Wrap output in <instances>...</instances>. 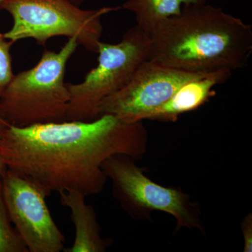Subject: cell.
<instances>
[{"label": "cell", "mask_w": 252, "mask_h": 252, "mask_svg": "<svg viewBox=\"0 0 252 252\" xmlns=\"http://www.w3.org/2000/svg\"><path fill=\"white\" fill-rule=\"evenodd\" d=\"M147 143L143 122L126 123L106 114L91 122L9 125L0 142V157L7 170L32 180L49 195L77 190L89 196L103 190L106 160L117 155L139 160Z\"/></svg>", "instance_id": "1"}, {"label": "cell", "mask_w": 252, "mask_h": 252, "mask_svg": "<svg viewBox=\"0 0 252 252\" xmlns=\"http://www.w3.org/2000/svg\"><path fill=\"white\" fill-rule=\"evenodd\" d=\"M244 240V252H252V215L249 214L241 223Z\"/></svg>", "instance_id": "14"}, {"label": "cell", "mask_w": 252, "mask_h": 252, "mask_svg": "<svg viewBox=\"0 0 252 252\" xmlns=\"http://www.w3.org/2000/svg\"><path fill=\"white\" fill-rule=\"evenodd\" d=\"M150 36L149 60L187 72L243 69L252 53V26L206 2L185 5Z\"/></svg>", "instance_id": "2"}, {"label": "cell", "mask_w": 252, "mask_h": 252, "mask_svg": "<svg viewBox=\"0 0 252 252\" xmlns=\"http://www.w3.org/2000/svg\"><path fill=\"white\" fill-rule=\"evenodd\" d=\"M3 193L11 223L28 252H60L65 238L50 213L46 193L37 184L7 170Z\"/></svg>", "instance_id": "8"}, {"label": "cell", "mask_w": 252, "mask_h": 252, "mask_svg": "<svg viewBox=\"0 0 252 252\" xmlns=\"http://www.w3.org/2000/svg\"><path fill=\"white\" fill-rule=\"evenodd\" d=\"M121 6L82 9L72 0H0V11L11 15L12 27L4 33L16 42L32 39L44 46L56 36L76 38L90 52L98 51L103 32L102 18Z\"/></svg>", "instance_id": "4"}, {"label": "cell", "mask_w": 252, "mask_h": 252, "mask_svg": "<svg viewBox=\"0 0 252 252\" xmlns=\"http://www.w3.org/2000/svg\"><path fill=\"white\" fill-rule=\"evenodd\" d=\"M79 44L69 38L59 51L45 50L36 65L14 74L0 94V114L11 126L28 127L67 121L66 67Z\"/></svg>", "instance_id": "3"}, {"label": "cell", "mask_w": 252, "mask_h": 252, "mask_svg": "<svg viewBox=\"0 0 252 252\" xmlns=\"http://www.w3.org/2000/svg\"><path fill=\"white\" fill-rule=\"evenodd\" d=\"M232 72L229 70L215 71L187 81L166 102L151 113L147 120L177 122L182 114L195 110L206 103L215 95V86L228 80Z\"/></svg>", "instance_id": "9"}, {"label": "cell", "mask_w": 252, "mask_h": 252, "mask_svg": "<svg viewBox=\"0 0 252 252\" xmlns=\"http://www.w3.org/2000/svg\"><path fill=\"white\" fill-rule=\"evenodd\" d=\"M207 0H126L122 9L135 15L137 26L151 36L163 20L180 14L186 4L206 2Z\"/></svg>", "instance_id": "11"}, {"label": "cell", "mask_w": 252, "mask_h": 252, "mask_svg": "<svg viewBox=\"0 0 252 252\" xmlns=\"http://www.w3.org/2000/svg\"><path fill=\"white\" fill-rule=\"evenodd\" d=\"M63 206L70 210L75 237L70 248L64 252H103L109 243L101 236V229L94 207L86 203V195L77 190L59 193Z\"/></svg>", "instance_id": "10"}, {"label": "cell", "mask_w": 252, "mask_h": 252, "mask_svg": "<svg viewBox=\"0 0 252 252\" xmlns=\"http://www.w3.org/2000/svg\"><path fill=\"white\" fill-rule=\"evenodd\" d=\"M14 43L5 37L3 33L0 32V94L6 89L14 76L13 72L11 46Z\"/></svg>", "instance_id": "13"}, {"label": "cell", "mask_w": 252, "mask_h": 252, "mask_svg": "<svg viewBox=\"0 0 252 252\" xmlns=\"http://www.w3.org/2000/svg\"><path fill=\"white\" fill-rule=\"evenodd\" d=\"M135 159L125 155L109 158L102 165L112 193L131 217L147 220L154 211L169 214L176 220L175 232L183 228L201 233L205 227L198 203L180 189L163 187L144 175Z\"/></svg>", "instance_id": "6"}, {"label": "cell", "mask_w": 252, "mask_h": 252, "mask_svg": "<svg viewBox=\"0 0 252 252\" xmlns=\"http://www.w3.org/2000/svg\"><path fill=\"white\" fill-rule=\"evenodd\" d=\"M151 49V36L137 25L126 32L117 44L101 41L97 65L79 84H67V120L91 122L99 118L102 100L128 82L141 64L149 60Z\"/></svg>", "instance_id": "5"}, {"label": "cell", "mask_w": 252, "mask_h": 252, "mask_svg": "<svg viewBox=\"0 0 252 252\" xmlns=\"http://www.w3.org/2000/svg\"><path fill=\"white\" fill-rule=\"evenodd\" d=\"M9 126V124H8V122L5 120L2 116L1 115V114H0V142H1V138H2L3 135H4L5 130ZM6 170H7V169H6V167L5 166L4 162H3L1 157H0V177L1 178L4 175Z\"/></svg>", "instance_id": "15"}, {"label": "cell", "mask_w": 252, "mask_h": 252, "mask_svg": "<svg viewBox=\"0 0 252 252\" xmlns=\"http://www.w3.org/2000/svg\"><path fill=\"white\" fill-rule=\"evenodd\" d=\"M205 73L180 70L148 60L122 89L102 100L99 117L108 114L126 123L143 122L186 82Z\"/></svg>", "instance_id": "7"}, {"label": "cell", "mask_w": 252, "mask_h": 252, "mask_svg": "<svg viewBox=\"0 0 252 252\" xmlns=\"http://www.w3.org/2000/svg\"><path fill=\"white\" fill-rule=\"evenodd\" d=\"M73 2L74 3V4L78 5V6H79L81 4V3L83 2V1H84V0H72Z\"/></svg>", "instance_id": "16"}, {"label": "cell", "mask_w": 252, "mask_h": 252, "mask_svg": "<svg viewBox=\"0 0 252 252\" xmlns=\"http://www.w3.org/2000/svg\"><path fill=\"white\" fill-rule=\"evenodd\" d=\"M0 252H28L11 223L3 193L0 177Z\"/></svg>", "instance_id": "12"}]
</instances>
